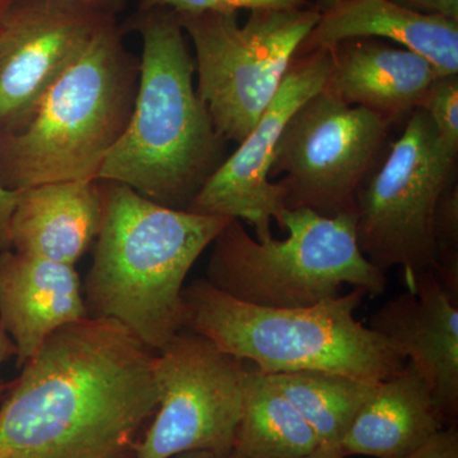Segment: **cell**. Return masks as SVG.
<instances>
[{"label": "cell", "mask_w": 458, "mask_h": 458, "mask_svg": "<svg viewBox=\"0 0 458 458\" xmlns=\"http://www.w3.org/2000/svg\"><path fill=\"white\" fill-rule=\"evenodd\" d=\"M155 352L113 318L59 328L0 406V458H126L158 397Z\"/></svg>", "instance_id": "6da1fadb"}, {"label": "cell", "mask_w": 458, "mask_h": 458, "mask_svg": "<svg viewBox=\"0 0 458 458\" xmlns=\"http://www.w3.org/2000/svg\"><path fill=\"white\" fill-rule=\"evenodd\" d=\"M140 36V80L131 119L98 180L123 183L149 200L188 210L225 161L194 82V56L177 13L147 9L131 18Z\"/></svg>", "instance_id": "7a4b0ae2"}, {"label": "cell", "mask_w": 458, "mask_h": 458, "mask_svg": "<svg viewBox=\"0 0 458 458\" xmlns=\"http://www.w3.org/2000/svg\"><path fill=\"white\" fill-rule=\"evenodd\" d=\"M101 183V228L83 284L87 310L162 351L183 328L189 271L231 218L174 209L123 183Z\"/></svg>", "instance_id": "3957f363"}, {"label": "cell", "mask_w": 458, "mask_h": 458, "mask_svg": "<svg viewBox=\"0 0 458 458\" xmlns=\"http://www.w3.org/2000/svg\"><path fill=\"white\" fill-rule=\"evenodd\" d=\"M140 59L110 17L47 90L29 122L0 135V182L17 191L59 181L98 180L134 107Z\"/></svg>", "instance_id": "277c9868"}, {"label": "cell", "mask_w": 458, "mask_h": 458, "mask_svg": "<svg viewBox=\"0 0 458 458\" xmlns=\"http://www.w3.org/2000/svg\"><path fill=\"white\" fill-rule=\"evenodd\" d=\"M367 294L352 288L315 306L271 309L238 301L198 279L183 288V327L265 375L315 370L381 382L408 360L355 318Z\"/></svg>", "instance_id": "5b68a950"}, {"label": "cell", "mask_w": 458, "mask_h": 458, "mask_svg": "<svg viewBox=\"0 0 458 458\" xmlns=\"http://www.w3.org/2000/svg\"><path fill=\"white\" fill-rule=\"evenodd\" d=\"M279 228L288 236L258 241L231 219L213 241L205 279L238 301L271 309L315 306L345 284L384 294L385 273L361 254L354 213L288 209Z\"/></svg>", "instance_id": "8992f818"}, {"label": "cell", "mask_w": 458, "mask_h": 458, "mask_svg": "<svg viewBox=\"0 0 458 458\" xmlns=\"http://www.w3.org/2000/svg\"><path fill=\"white\" fill-rule=\"evenodd\" d=\"M194 47L199 98L216 132L241 143L276 98L303 41L318 22V9L179 14Z\"/></svg>", "instance_id": "52a82bcc"}, {"label": "cell", "mask_w": 458, "mask_h": 458, "mask_svg": "<svg viewBox=\"0 0 458 458\" xmlns=\"http://www.w3.org/2000/svg\"><path fill=\"white\" fill-rule=\"evenodd\" d=\"M456 171L457 157L445 150L418 107L358 191L355 236L361 254L384 273L400 267L409 291L436 271L434 216L445 190L456 182Z\"/></svg>", "instance_id": "ba28073f"}, {"label": "cell", "mask_w": 458, "mask_h": 458, "mask_svg": "<svg viewBox=\"0 0 458 458\" xmlns=\"http://www.w3.org/2000/svg\"><path fill=\"white\" fill-rule=\"evenodd\" d=\"M390 128L379 114L327 90L307 99L286 123L270 167V179L283 174L286 209L354 213L360 186L385 155Z\"/></svg>", "instance_id": "9c48e42d"}, {"label": "cell", "mask_w": 458, "mask_h": 458, "mask_svg": "<svg viewBox=\"0 0 458 458\" xmlns=\"http://www.w3.org/2000/svg\"><path fill=\"white\" fill-rule=\"evenodd\" d=\"M249 363L189 328L153 358L158 406L132 458L194 451L232 454L242 417Z\"/></svg>", "instance_id": "30bf717a"}, {"label": "cell", "mask_w": 458, "mask_h": 458, "mask_svg": "<svg viewBox=\"0 0 458 458\" xmlns=\"http://www.w3.org/2000/svg\"><path fill=\"white\" fill-rule=\"evenodd\" d=\"M330 65L328 50L294 57L255 128L207 180L189 205V212L246 221L255 228L258 241L273 237L271 223L280 225L288 210L284 189L270 181L274 153L292 114L324 89Z\"/></svg>", "instance_id": "8fae6325"}, {"label": "cell", "mask_w": 458, "mask_h": 458, "mask_svg": "<svg viewBox=\"0 0 458 458\" xmlns=\"http://www.w3.org/2000/svg\"><path fill=\"white\" fill-rule=\"evenodd\" d=\"M108 14L74 0H14L0 22V135L22 128Z\"/></svg>", "instance_id": "7c38bea8"}, {"label": "cell", "mask_w": 458, "mask_h": 458, "mask_svg": "<svg viewBox=\"0 0 458 458\" xmlns=\"http://www.w3.org/2000/svg\"><path fill=\"white\" fill-rule=\"evenodd\" d=\"M369 327L420 370L445 426H457L458 301L436 274H424L412 291L388 300Z\"/></svg>", "instance_id": "4fadbf2b"}, {"label": "cell", "mask_w": 458, "mask_h": 458, "mask_svg": "<svg viewBox=\"0 0 458 458\" xmlns=\"http://www.w3.org/2000/svg\"><path fill=\"white\" fill-rule=\"evenodd\" d=\"M89 318L74 265L0 251V324L17 346V367L59 328Z\"/></svg>", "instance_id": "5bb4252c"}, {"label": "cell", "mask_w": 458, "mask_h": 458, "mask_svg": "<svg viewBox=\"0 0 458 458\" xmlns=\"http://www.w3.org/2000/svg\"><path fill=\"white\" fill-rule=\"evenodd\" d=\"M102 209L99 180L59 181L17 190L9 250L75 267L95 243Z\"/></svg>", "instance_id": "9a60e30c"}, {"label": "cell", "mask_w": 458, "mask_h": 458, "mask_svg": "<svg viewBox=\"0 0 458 458\" xmlns=\"http://www.w3.org/2000/svg\"><path fill=\"white\" fill-rule=\"evenodd\" d=\"M330 51L324 90L349 106L369 108L393 125L420 105L438 72L417 53L376 38H355Z\"/></svg>", "instance_id": "2e32d148"}, {"label": "cell", "mask_w": 458, "mask_h": 458, "mask_svg": "<svg viewBox=\"0 0 458 458\" xmlns=\"http://www.w3.org/2000/svg\"><path fill=\"white\" fill-rule=\"evenodd\" d=\"M355 38H387L426 57L439 75L458 74V21L421 13L394 0H343L321 12L300 54Z\"/></svg>", "instance_id": "e0dca14e"}, {"label": "cell", "mask_w": 458, "mask_h": 458, "mask_svg": "<svg viewBox=\"0 0 458 458\" xmlns=\"http://www.w3.org/2000/svg\"><path fill=\"white\" fill-rule=\"evenodd\" d=\"M447 427L420 370L405 366L377 384L339 445L344 457L403 458Z\"/></svg>", "instance_id": "ac0fdd59"}, {"label": "cell", "mask_w": 458, "mask_h": 458, "mask_svg": "<svg viewBox=\"0 0 458 458\" xmlns=\"http://www.w3.org/2000/svg\"><path fill=\"white\" fill-rule=\"evenodd\" d=\"M318 448V437L293 403L249 366L232 458H301Z\"/></svg>", "instance_id": "d6986e66"}, {"label": "cell", "mask_w": 458, "mask_h": 458, "mask_svg": "<svg viewBox=\"0 0 458 458\" xmlns=\"http://www.w3.org/2000/svg\"><path fill=\"white\" fill-rule=\"evenodd\" d=\"M267 376L312 428L319 447L337 450L352 419L378 384L315 370Z\"/></svg>", "instance_id": "ffe728a7"}, {"label": "cell", "mask_w": 458, "mask_h": 458, "mask_svg": "<svg viewBox=\"0 0 458 458\" xmlns=\"http://www.w3.org/2000/svg\"><path fill=\"white\" fill-rule=\"evenodd\" d=\"M437 278L458 301V186L452 183L443 192L434 216Z\"/></svg>", "instance_id": "44dd1931"}, {"label": "cell", "mask_w": 458, "mask_h": 458, "mask_svg": "<svg viewBox=\"0 0 458 458\" xmlns=\"http://www.w3.org/2000/svg\"><path fill=\"white\" fill-rule=\"evenodd\" d=\"M419 108H423L443 147L458 156V74L438 75L424 93Z\"/></svg>", "instance_id": "7402d4cb"}, {"label": "cell", "mask_w": 458, "mask_h": 458, "mask_svg": "<svg viewBox=\"0 0 458 458\" xmlns=\"http://www.w3.org/2000/svg\"><path fill=\"white\" fill-rule=\"evenodd\" d=\"M302 0H138V9H170L174 13H203L228 11H293L302 8Z\"/></svg>", "instance_id": "603a6c76"}, {"label": "cell", "mask_w": 458, "mask_h": 458, "mask_svg": "<svg viewBox=\"0 0 458 458\" xmlns=\"http://www.w3.org/2000/svg\"><path fill=\"white\" fill-rule=\"evenodd\" d=\"M403 458H458L457 426L443 428Z\"/></svg>", "instance_id": "cb8c5ba5"}, {"label": "cell", "mask_w": 458, "mask_h": 458, "mask_svg": "<svg viewBox=\"0 0 458 458\" xmlns=\"http://www.w3.org/2000/svg\"><path fill=\"white\" fill-rule=\"evenodd\" d=\"M421 13L437 14L458 21V0H394Z\"/></svg>", "instance_id": "d4e9b609"}, {"label": "cell", "mask_w": 458, "mask_h": 458, "mask_svg": "<svg viewBox=\"0 0 458 458\" xmlns=\"http://www.w3.org/2000/svg\"><path fill=\"white\" fill-rule=\"evenodd\" d=\"M16 204V191H12L0 182V251L9 250V222Z\"/></svg>", "instance_id": "484cf974"}, {"label": "cell", "mask_w": 458, "mask_h": 458, "mask_svg": "<svg viewBox=\"0 0 458 458\" xmlns=\"http://www.w3.org/2000/svg\"><path fill=\"white\" fill-rule=\"evenodd\" d=\"M17 357V346L14 344L12 337L9 336L5 328L0 324V367L5 361L12 360V358ZM8 385L0 378V401L4 399L5 394H7Z\"/></svg>", "instance_id": "4316f807"}, {"label": "cell", "mask_w": 458, "mask_h": 458, "mask_svg": "<svg viewBox=\"0 0 458 458\" xmlns=\"http://www.w3.org/2000/svg\"><path fill=\"white\" fill-rule=\"evenodd\" d=\"M90 9L99 12V13L108 14V16L117 17V14L125 8L128 0H74Z\"/></svg>", "instance_id": "83f0119b"}, {"label": "cell", "mask_w": 458, "mask_h": 458, "mask_svg": "<svg viewBox=\"0 0 458 458\" xmlns=\"http://www.w3.org/2000/svg\"><path fill=\"white\" fill-rule=\"evenodd\" d=\"M232 454H216L209 451H194L180 454L176 458H231Z\"/></svg>", "instance_id": "f1b7e54d"}, {"label": "cell", "mask_w": 458, "mask_h": 458, "mask_svg": "<svg viewBox=\"0 0 458 458\" xmlns=\"http://www.w3.org/2000/svg\"><path fill=\"white\" fill-rule=\"evenodd\" d=\"M301 458H346L344 457L337 448H322L319 447L318 451Z\"/></svg>", "instance_id": "f546056e"}, {"label": "cell", "mask_w": 458, "mask_h": 458, "mask_svg": "<svg viewBox=\"0 0 458 458\" xmlns=\"http://www.w3.org/2000/svg\"><path fill=\"white\" fill-rule=\"evenodd\" d=\"M343 0H318L319 12L327 11V9L333 8L334 5L339 4Z\"/></svg>", "instance_id": "4dcf8cb0"}, {"label": "cell", "mask_w": 458, "mask_h": 458, "mask_svg": "<svg viewBox=\"0 0 458 458\" xmlns=\"http://www.w3.org/2000/svg\"><path fill=\"white\" fill-rule=\"evenodd\" d=\"M13 2L14 0H0V22H2L3 18H4L5 13H7L9 7H11Z\"/></svg>", "instance_id": "1f68e13d"}, {"label": "cell", "mask_w": 458, "mask_h": 458, "mask_svg": "<svg viewBox=\"0 0 458 458\" xmlns=\"http://www.w3.org/2000/svg\"><path fill=\"white\" fill-rule=\"evenodd\" d=\"M231 458H232V456H231Z\"/></svg>", "instance_id": "d6a6232c"}]
</instances>
